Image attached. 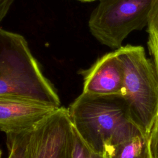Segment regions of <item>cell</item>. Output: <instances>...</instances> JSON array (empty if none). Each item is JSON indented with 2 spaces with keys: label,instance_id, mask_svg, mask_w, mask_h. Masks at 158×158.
Wrapping results in <instances>:
<instances>
[{
  "label": "cell",
  "instance_id": "obj_7",
  "mask_svg": "<svg viewBox=\"0 0 158 158\" xmlns=\"http://www.w3.org/2000/svg\"><path fill=\"white\" fill-rule=\"evenodd\" d=\"M80 73L83 77L82 93L97 96H122L123 70L115 51L103 55Z\"/></svg>",
  "mask_w": 158,
  "mask_h": 158
},
{
  "label": "cell",
  "instance_id": "obj_2",
  "mask_svg": "<svg viewBox=\"0 0 158 158\" xmlns=\"http://www.w3.org/2000/svg\"><path fill=\"white\" fill-rule=\"evenodd\" d=\"M0 96L29 98L60 107L25 37L0 27Z\"/></svg>",
  "mask_w": 158,
  "mask_h": 158
},
{
  "label": "cell",
  "instance_id": "obj_1",
  "mask_svg": "<svg viewBox=\"0 0 158 158\" xmlns=\"http://www.w3.org/2000/svg\"><path fill=\"white\" fill-rule=\"evenodd\" d=\"M72 126L94 152L108 156L119 144L143 135L121 96L82 93L67 108Z\"/></svg>",
  "mask_w": 158,
  "mask_h": 158
},
{
  "label": "cell",
  "instance_id": "obj_9",
  "mask_svg": "<svg viewBox=\"0 0 158 158\" xmlns=\"http://www.w3.org/2000/svg\"><path fill=\"white\" fill-rule=\"evenodd\" d=\"M148 33V46L152 59L158 48V0H153L147 24Z\"/></svg>",
  "mask_w": 158,
  "mask_h": 158
},
{
  "label": "cell",
  "instance_id": "obj_14",
  "mask_svg": "<svg viewBox=\"0 0 158 158\" xmlns=\"http://www.w3.org/2000/svg\"><path fill=\"white\" fill-rule=\"evenodd\" d=\"M1 154H2V152H1V150L0 149V158H1Z\"/></svg>",
  "mask_w": 158,
  "mask_h": 158
},
{
  "label": "cell",
  "instance_id": "obj_4",
  "mask_svg": "<svg viewBox=\"0 0 158 158\" xmlns=\"http://www.w3.org/2000/svg\"><path fill=\"white\" fill-rule=\"evenodd\" d=\"M89 18L91 35L101 44L117 49L133 31L147 26L153 0H98Z\"/></svg>",
  "mask_w": 158,
  "mask_h": 158
},
{
  "label": "cell",
  "instance_id": "obj_13",
  "mask_svg": "<svg viewBox=\"0 0 158 158\" xmlns=\"http://www.w3.org/2000/svg\"><path fill=\"white\" fill-rule=\"evenodd\" d=\"M77 1H80V2H91L95 1L96 0H77Z\"/></svg>",
  "mask_w": 158,
  "mask_h": 158
},
{
  "label": "cell",
  "instance_id": "obj_11",
  "mask_svg": "<svg viewBox=\"0 0 158 158\" xmlns=\"http://www.w3.org/2000/svg\"><path fill=\"white\" fill-rule=\"evenodd\" d=\"M73 127V126H72ZM73 158H107L106 155L93 151L73 127Z\"/></svg>",
  "mask_w": 158,
  "mask_h": 158
},
{
  "label": "cell",
  "instance_id": "obj_8",
  "mask_svg": "<svg viewBox=\"0 0 158 158\" xmlns=\"http://www.w3.org/2000/svg\"><path fill=\"white\" fill-rule=\"evenodd\" d=\"M107 158H151L148 137L144 135H136L117 145L107 156Z\"/></svg>",
  "mask_w": 158,
  "mask_h": 158
},
{
  "label": "cell",
  "instance_id": "obj_3",
  "mask_svg": "<svg viewBox=\"0 0 158 158\" xmlns=\"http://www.w3.org/2000/svg\"><path fill=\"white\" fill-rule=\"evenodd\" d=\"M121 64L123 99L129 115L149 137L158 120V76L141 46L127 44L115 50Z\"/></svg>",
  "mask_w": 158,
  "mask_h": 158
},
{
  "label": "cell",
  "instance_id": "obj_5",
  "mask_svg": "<svg viewBox=\"0 0 158 158\" xmlns=\"http://www.w3.org/2000/svg\"><path fill=\"white\" fill-rule=\"evenodd\" d=\"M73 127L60 107L30 131L25 158H73Z\"/></svg>",
  "mask_w": 158,
  "mask_h": 158
},
{
  "label": "cell",
  "instance_id": "obj_6",
  "mask_svg": "<svg viewBox=\"0 0 158 158\" xmlns=\"http://www.w3.org/2000/svg\"><path fill=\"white\" fill-rule=\"evenodd\" d=\"M59 107L23 97L0 96V131L6 135L30 131Z\"/></svg>",
  "mask_w": 158,
  "mask_h": 158
},
{
  "label": "cell",
  "instance_id": "obj_12",
  "mask_svg": "<svg viewBox=\"0 0 158 158\" xmlns=\"http://www.w3.org/2000/svg\"><path fill=\"white\" fill-rule=\"evenodd\" d=\"M153 64L154 65V67L156 71V73L158 76V48H157V51L156 52V54L155 57L153 58Z\"/></svg>",
  "mask_w": 158,
  "mask_h": 158
},
{
  "label": "cell",
  "instance_id": "obj_10",
  "mask_svg": "<svg viewBox=\"0 0 158 158\" xmlns=\"http://www.w3.org/2000/svg\"><path fill=\"white\" fill-rule=\"evenodd\" d=\"M29 133L30 131H27L6 135L7 146L9 152L8 158H25L26 147Z\"/></svg>",
  "mask_w": 158,
  "mask_h": 158
}]
</instances>
